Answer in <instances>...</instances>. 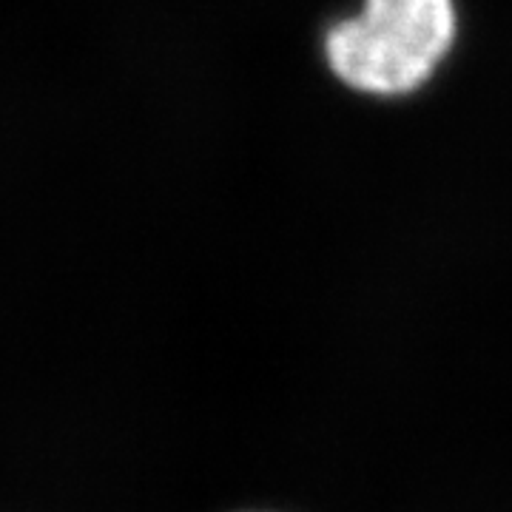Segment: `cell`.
<instances>
[{
	"instance_id": "6da1fadb",
	"label": "cell",
	"mask_w": 512,
	"mask_h": 512,
	"mask_svg": "<svg viewBox=\"0 0 512 512\" xmlns=\"http://www.w3.org/2000/svg\"><path fill=\"white\" fill-rule=\"evenodd\" d=\"M458 35V0H362L325 29L322 60L348 92L404 100L439 77Z\"/></svg>"
}]
</instances>
